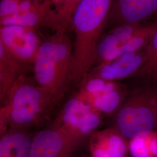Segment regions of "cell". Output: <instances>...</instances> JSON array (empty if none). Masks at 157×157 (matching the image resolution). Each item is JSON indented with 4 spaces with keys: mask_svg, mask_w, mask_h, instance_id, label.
Wrapping results in <instances>:
<instances>
[{
    "mask_svg": "<svg viewBox=\"0 0 157 157\" xmlns=\"http://www.w3.org/2000/svg\"><path fill=\"white\" fill-rule=\"evenodd\" d=\"M128 149L132 157H152L149 148L147 135L129 141Z\"/></svg>",
    "mask_w": 157,
    "mask_h": 157,
    "instance_id": "19",
    "label": "cell"
},
{
    "mask_svg": "<svg viewBox=\"0 0 157 157\" xmlns=\"http://www.w3.org/2000/svg\"><path fill=\"white\" fill-rule=\"evenodd\" d=\"M42 41L36 29L18 25L0 28V43L17 59L33 66Z\"/></svg>",
    "mask_w": 157,
    "mask_h": 157,
    "instance_id": "6",
    "label": "cell"
},
{
    "mask_svg": "<svg viewBox=\"0 0 157 157\" xmlns=\"http://www.w3.org/2000/svg\"><path fill=\"white\" fill-rule=\"evenodd\" d=\"M124 94L122 90L118 87L115 90L107 91L96 98L92 104V107L97 111L107 113H112L120 107L123 102Z\"/></svg>",
    "mask_w": 157,
    "mask_h": 157,
    "instance_id": "16",
    "label": "cell"
},
{
    "mask_svg": "<svg viewBox=\"0 0 157 157\" xmlns=\"http://www.w3.org/2000/svg\"><path fill=\"white\" fill-rule=\"evenodd\" d=\"M33 66L17 59L0 43V101L5 100L13 86Z\"/></svg>",
    "mask_w": 157,
    "mask_h": 157,
    "instance_id": "13",
    "label": "cell"
},
{
    "mask_svg": "<svg viewBox=\"0 0 157 157\" xmlns=\"http://www.w3.org/2000/svg\"><path fill=\"white\" fill-rule=\"evenodd\" d=\"M143 23L122 25L104 32L97 44L95 64L98 65L110 62L121 56L122 47L135 35Z\"/></svg>",
    "mask_w": 157,
    "mask_h": 157,
    "instance_id": "11",
    "label": "cell"
},
{
    "mask_svg": "<svg viewBox=\"0 0 157 157\" xmlns=\"http://www.w3.org/2000/svg\"><path fill=\"white\" fill-rule=\"evenodd\" d=\"M58 98L41 87L28 74L21 76L1 104V133L12 127L36 124Z\"/></svg>",
    "mask_w": 157,
    "mask_h": 157,
    "instance_id": "3",
    "label": "cell"
},
{
    "mask_svg": "<svg viewBox=\"0 0 157 157\" xmlns=\"http://www.w3.org/2000/svg\"><path fill=\"white\" fill-rule=\"evenodd\" d=\"M145 51L144 63L134 77L144 82L157 83V31Z\"/></svg>",
    "mask_w": 157,
    "mask_h": 157,
    "instance_id": "15",
    "label": "cell"
},
{
    "mask_svg": "<svg viewBox=\"0 0 157 157\" xmlns=\"http://www.w3.org/2000/svg\"><path fill=\"white\" fill-rule=\"evenodd\" d=\"M148 146L152 157H157V132L147 135Z\"/></svg>",
    "mask_w": 157,
    "mask_h": 157,
    "instance_id": "20",
    "label": "cell"
},
{
    "mask_svg": "<svg viewBox=\"0 0 157 157\" xmlns=\"http://www.w3.org/2000/svg\"><path fill=\"white\" fill-rule=\"evenodd\" d=\"M126 141L116 129L97 132L90 141L91 157H125Z\"/></svg>",
    "mask_w": 157,
    "mask_h": 157,
    "instance_id": "14",
    "label": "cell"
},
{
    "mask_svg": "<svg viewBox=\"0 0 157 157\" xmlns=\"http://www.w3.org/2000/svg\"><path fill=\"white\" fill-rule=\"evenodd\" d=\"M27 127H12L1 133L0 157H30L34 135Z\"/></svg>",
    "mask_w": 157,
    "mask_h": 157,
    "instance_id": "12",
    "label": "cell"
},
{
    "mask_svg": "<svg viewBox=\"0 0 157 157\" xmlns=\"http://www.w3.org/2000/svg\"><path fill=\"white\" fill-rule=\"evenodd\" d=\"M146 56L145 48L141 50L125 53L112 61L93 67L87 76L107 81H115L135 76L142 67Z\"/></svg>",
    "mask_w": 157,
    "mask_h": 157,
    "instance_id": "10",
    "label": "cell"
},
{
    "mask_svg": "<svg viewBox=\"0 0 157 157\" xmlns=\"http://www.w3.org/2000/svg\"><path fill=\"white\" fill-rule=\"evenodd\" d=\"M27 1H45V0H27Z\"/></svg>",
    "mask_w": 157,
    "mask_h": 157,
    "instance_id": "21",
    "label": "cell"
},
{
    "mask_svg": "<svg viewBox=\"0 0 157 157\" xmlns=\"http://www.w3.org/2000/svg\"><path fill=\"white\" fill-rule=\"evenodd\" d=\"M61 121L58 126L69 129L84 137L99 126L101 119L94 108L81 98H73L66 104Z\"/></svg>",
    "mask_w": 157,
    "mask_h": 157,
    "instance_id": "9",
    "label": "cell"
},
{
    "mask_svg": "<svg viewBox=\"0 0 157 157\" xmlns=\"http://www.w3.org/2000/svg\"><path fill=\"white\" fill-rule=\"evenodd\" d=\"M1 26L18 25L36 29L48 27L54 32L67 29L53 8L51 0L37 1L28 10L0 19Z\"/></svg>",
    "mask_w": 157,
    "mask_h": 157,
    "instance_id": "8",
    "label": "cell"
},
{
    "mask_svg": "<svg viewBox=\"0 0 157 157\" xmlns=\"http://www.w3.org/2000/svg\"><path fill=\"white\" fill-rule=\"evenodd\" d=\"M113 0H82L73 13L75 34L70 81H84L95 65L97 47L105 30Z\"/></svg>",
    "mask_w": 157,
    "mask_h": 157,
    "instance_id": "1",
    "label": "cell"
},
{
    "mask_svg": "<svg viewBox=\"0 0 157 157\" xmlns=\"http://www.w3.org/2000/svg\"><path fill=\"white\" fill-rule=\"evenodd\" d=\"M37 1L1 0L0 19L17 14L30 8Z\"/></svg>",
    "mask_w": 157,
    "mask_h": 157,
    "instance_id": "18",
    "label": "cell"
},
{
    "mask_svg": "<svg viewBox=\"0 0 157 157\" xmlns=\"http://www.w3.org/2000/svg\"><path fill=\"white\" fill-rule=\"evenodd\" d=\"M69 31L56 30L42 41L33 64V78L36 83L57 97L71 78L73 43Z\"/></svg>",
    "mask_w": 157,
    "mask_h": 157,
    "instance_id": "2",
    "label": "cell"
},
{
    "mask_svg": "<svg viewBox=\"0 0 157 157\" xmlns=\"http://www.w3.org/2000/svg\"></svg>",
    "mask_w": 157,
    "mask_h": 157,
    "instance_id": "22",
    "label": "cell"
},
{
    "mask_svg": "<svg viewBox=\"0 0 157 157\" xmlns=\"http://www.w3.org/2000/svg\"><path fill=\"white\" fill-rule=\"evenodd\" d=\"M83 138L59 126L43 130L34 135L30 157H72Z\"/></svg>",
    "mask_w": 157,
    "mask_h": 157,
    "instance_id": "5",
    "label": "cell"
},
{
    "mask_svg": "<svg viewBox=\"0 0 157 157\" xmlns=\"http://www.w3.org/2000/svg\"><path fill=\"white\" fill-rule=\"evenodd\" d=\"M82 0H51L53 8L66 28L72 30L73 13Z\"/></svg>",
    "mask_w": 157,
    "mask_h": 157,
    "instance_id": "17",
    "label": "cell"
},
{
    "mask_svg": "<svg viewBox=\"0 0 157 157\" xmlns=\"http://www.w3.org/2000/svg\"><path fill=\"white\" fill-rule=\"evenodd\" d=\"M144 83L131 91L115 115V129L129 141L157 132V83Z\"/></svg>",
    "mask_w": 157,
    "mask_h": 157,
    "instance_id": "4",
    "label": "cell"
},
{
    "mask_svg": "<svg viewBox=\"0 0 157 157\" xmlns=\"http://www.w3.org/2000/svg\"><path fill=\"white\" fill-rule=\"evenodd\" d=\"M157 19V0H113L105 29Z\"/></svg>",
    "mask_w": 157,
    "mask_h": 157,
    "instance_id": "7",
    "label": "cell"
}]
</instances>
